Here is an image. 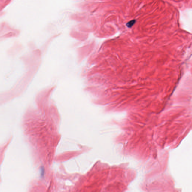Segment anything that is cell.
<instances>
[{
    "mask_svg": "<svg viewBox=\"0 0 192 192\" xmlns=\"http://www.w3.org/2000/svg\"><path fill=\"white\" fill-rule=\"evenodd\" d=\"M135 20H131L130 21V22H128V23L127 24L126 26L128 27V28H131V27L134 25V23H135Z\"/></svg>",
    "mask_w": 192,
    "mask_h": 192,
    "instance_id": "obj_1",
    "label": "cell"
}]
</instances>
